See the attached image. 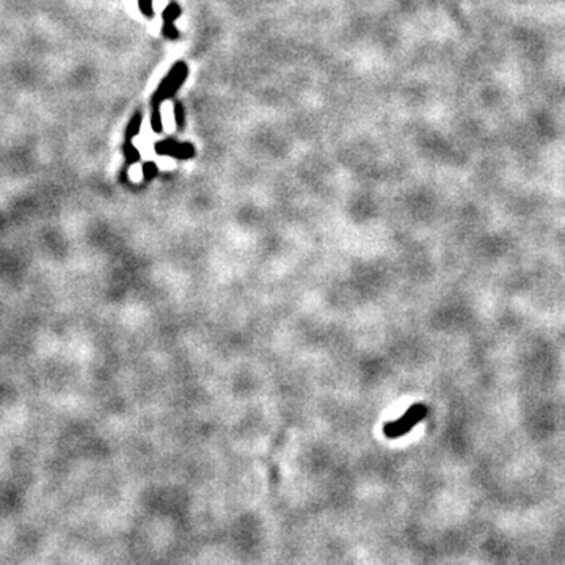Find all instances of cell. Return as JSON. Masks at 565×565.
<instances>
[{"instance_id":"obj_1","label":"cell","mask_w":565,"mask_h":565,"mask_svg":"<svg viewBox=\"0 0 565 565\" xmlns=\"http://www.w3.org/2000/svg\"><path fill=\"white\" fill-rule=\"evenodd\" d=\"M426 415H427V408L426 407L421 405V404L419 405H413L400 419L386 424V426H385V435H386V437H390V438H397V437H400V435H405L411 427L415 426V424H418Z\"/></svg>"},{"instance_id":"obj_2","label":"cell","mask_w":565,"mask_h":565,"mask_svg":"<svg viewBox=\"0 0 565 565\" xmlns=\"http://www.w3.org/2000/svg\"><path fill=\"white\" fill-rule=\"evenodd\" d=\"M185 74H187V69H185L184 65H178V66H176V68L171 71V73H170V76H168L167 79H165V82H162L160 90H159V93L156 94V101H154V102L157 104L160 98H163V96H170V94H171L173 91L178 90V87L181 85V82L184 80Z\"/></svg>"},{"instance_id":"obj_5","label":"cell","mask_w":565,"mask_h":565,"mask_svg":"<svg viewBox=\"0 0 565 565\" xmlns=\"http://www.w3.org/2000/svg\"><path fill=\"white\" fill-rule=\"evenodd\" d=\"M140 123H141V116L137 115V116H135V120H134L132 124H131L132 127L129 129V135H134V134H137V132L140 131Z\"/></svg>"},{"instance_id":"obj_4","label":"cell","mask_w":565,"mask_h":565,"mask_svg":"<svg viewBox=\"0 0 565 565\" xmlns=\"http://www.w3.org/2000/svg\"><path fill=\"white\" fill-rule=\"evenodd\" d=\"M140 7L143 10V13L146 16H152V7H151V0H140Z\"/></svg>"},{"instance_id":"obj_3","label":"cell","mask_w":565,"mask_h":565,"mask_svg":"<svg viewBox=\"0 0 565 565\" xmlns=\"http://www.w3.org/2000/svg\"><path fill=\"white\" fill-rule=\"evenodd\" d=\"M152 127H154L156 132H160L162 131V124H160V113L159 110L156 109L154 113H152Z\"/></svg>"},{"instance_id":"obj_6","label":"cell","mask_w":565,"mask_h":565,"mask_svg":"<svg viewBox=\"0 0 565 565\" xmlns=\"http://www.w3.org/2000/svg\"><path fill=\"white\" fill-rule=\"evenodd\" d=\"M145 173H146L148 178H152V176L156 174V167L152 163H146L145 165Z\"/></svg>"}]
</instances>
